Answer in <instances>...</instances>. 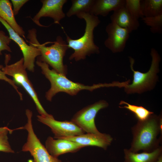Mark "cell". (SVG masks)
Masks as SVG:
<instances>
[{"label": "cell", "mask_w": 162, "mask_h": 162, "mask_svg": "<svg viewBox=\"0 0 162 162\" xmlns=\"http://www.w3.org/2000/svg\"><path fill=\"white\" fill-rule=\"evenodd\" d=\"M162 124L161 117L154 113L144 121H138L131 128L133 139L129 149L135 153L140 150L149 152L158 148Z\"/></svg>", "instance_id": "obj_1"}, {"label": "cell", "mask_w": 162, "mask_h": 162, "mask_svg": "<svg viewBox=\"0 0 162 162\" xmlns=\"http://www.w3.org/2000/svg\"><path fill=\"white\" fill-rule=\"evenodd\" d=\"M76 16L79 18L84 20L86 22L83 35L78 39H73L65 33L68 48H71L74 51L69 59L78 61L85 59L87 56L100 52L99 47L94 41V31L100 21L98 16L89 13L81 14Z\"/></svg>", "instance_id": "obj_2"}, {"label": "cell", "mask_w": 162, "mask_h": 162, "mask_svg": "<svg viewBox=\"0 0 162 162\" xmlns=\"http://www.w3.org/2000/svg\"><path fill=\"white\" fill-rule=\"evenodd\" d=\"M36 64L40 68L42 73L50 82V88L45 94L46 99L49 101H51L53 97L59 92H64L74 96L84 90L92 91L98 88L108 86L107 83L94 84L89 86L74 82L68 79L65 76L57 73L53 69H50L49 65L44 62L38 59Z\"/></svg>", "instance_id": "obj_3"}, {"label": "cell", "mask_w": 162, "mask_h": 162, "mask_svg": "<svg viewBox=\"0 0 162 162\" xmlns=\"http://www.w3.org/2000/svg\"><path fill=\"white\" fill-rule=\"evenodd\" d=\"M36 32L35 28L29 30L27 38L29 40V44L39 50L40 55L38 59L50 65L57 73L66 76L67 67L64 64L63 60L69 49L67 42L58 36L53 44L46 46V43L41 44L39 43Z\"/></svg>", "instance_id": "obj_4"}, {"label": "cell", "mask_w": 162, "mask_h": 162, "mask_svg": "<svg viewBox=\"0 0 162 162\" xmlns=\"http://www.w3.org/2000/svg\"><path fill=\"white\" fill-rule=\"evenodd\" d=\"M152 61L149 70L146 73H142L134 70V59L129 57L130 67L133 72V80L131 84L118 83V86L124 87L127 94L141 93L152 89L156 82L157 74L159 71L160 57L158 52L154 48L151 50Z\"/></svg>", "instance_id": "obj_5"}, {"label": "cell", "mask_w": 162, "mask_h": 162, "mask_svg": "<svg viewBox=\"0 0 162 162\" xmlns=\"http://www.w3.org/2000/svg\"><path fill=\"white\" fill-rule=\"evenodd\" d=\"M5 62V65L2 69V70L6 75L12 76L15 84L22 86L27 92L34 101L40 115H48L49 114L46 111L42 106L36 92L28 77L26 69L24 65L23 58L11 64L8 65Z\"/></svg>", "instance_id": "obj_6"}, {"label": "cell", "mask_w": 162, "mask_h": 162, "mask_svg": "<svg viewBox=\"0 0 162 162\" xmlns=\"http://www.w3.org/2000/svg\"><path fill=\"white\" fill-rule=\"evenodd\" d=\"M26 114L27 123L24 127L20 128V129H26L28 132L27 142L22 146V151L29 152L34 162H62L61 160L49 154L34 133L32 123V112L28 109Z\"/></svg>", "instance_id": "obj_7"}, {"label": "cell", "mask_w": 162, "mask_h": 162, "mask_svg": "<svg viewBox=\"0 0 162 162\" xmlns=\"http://www.w3.org/2000/svg\"><path fill=\"white\" fill-rule=\"evenodd\" d=\"M108 105L105 100H100L77 112L70 121L87 133H99L100 132L96 126L95 118L100 110L107 107Z\"/></svg>", "instance_id": "obj_8"}, {"label": "cell", "mask_w": 162, "mask_h": 162, "mask_svg": "<svg viewBox=\"0 0 162 162\" xmlns=\"http://www.w3.org/2000/svg\"><path fill=\"white\" fill-rule=\"evenodd\" d=\"M38 120L49 127L56 139L74 136L85 134V132L71 121L56 120L50 114L46 116L38 115Z\"/></svg>", "instance_id": "obj_9"}, {"label": "cell", "mask_w": 162, "mask_h": 162, "mask_svg": "<svg viewBox=\"0 0 162 162\" xmlns=\"http://www.w3.org/2000/svg\"><path fill=\"white\" fill-rule=\"evenodd\" d=\"M0 22L7 30L11 40L15 42L19 47L23 54L25 68L30 71L34 72L35 58L40 55L39 50L30 44H28L23 38L0 17Z\"/></svg>", "instance_id": "obj_10"}, {"label": "cell", "mask_w": 162, "mask_h": 162, "mask_svg": "<svg viewBox=\"0 0 162 162\" xmlns=\"http://www.w3.org/2000/svg\"><path fill=\"white\" fill-rule=\"evenodd\" d=\"M105 30L108 36L104 42L106 47L114 53L123 52L129 37V30L111 21L107 25Z\"/></svg>", "instance_id": "obj_11"}, {"label": "cell", "mask_w": 162, "mask_h": 162, "mask_svg": "<svg viewBox=\"0 0 162 162\" xmlns=\"http://www.w3.org/2000/svg\"><path fill=\"white\" fill-rule=\"evenodd\" d=\"M42 5L36 15L32 19L33 21L40 27H47L43 25L40 22L42 17H49L52 18L54 23L59 24L60 22L64 18L65 14L63 10L64 5L67 0H41Z\"/></svg>", "instance_id": "obj_12"}, {"label": "cell", "mask_w": 162, "mask_h": 162, "mask_svg": "<svg viewBox=\"0 0 162 162\" xmlns=\"http://www.w3.org/2000/svg\"><path fill=\"white\" fill-rule=\"evenodd\" d=\"M63 139L76 142L85 147L94 146L106 150L111 144L113 138L109 134L100 133L98 134L87 133Z\"/></svg>", "instance_id": "obj_13"}, {"label": "cell", "mask_w": 162, "mask_h": 162, "mask_svg": "<svg viewBox=\"0 0 162 162\" xmlns=\"http://www.w3.org/2000/svg\"><path fill=\"white\" fill-rule=\"evenodd\" d=\"M84 146L72 141L63 139H55L48 137L45 142V148L52 156L57 158L59 155L68 153H74Z\"/></svg>", "instance_id": "obj_14"}, {"label": "cell", "mask_w": 162, "mask_h": 162, "mask_svg": "<svg viewBox=\"0 0 162 162\" xmlns=\"http://www.w3.org/2000/svg\"><path fill=\"white\" fill-rule=\"evenodd\" d=\"M110 19L111 22H115L120 26L128 29L130 33L137 29L140 26L139 20L131 15L125 6L113 11Z\"/></svg>", "instance_id": "obj_15"}, {"label": "cell", "mask_w": 162, "mask_h": 162, "mask_svg": "<svg viewBox=\"0 0 162 162\" xmlns=\"http://www.w3.org/2000/svg\"><path fill=\"white\" fill-rule=\"evenodd\" d=\"M125 0H95L90 13L95 16H107L125 5Z\"/></svg>", "instance_id": "obj_16"}, {"label": "cell", "mask_w": 162, "mask_h": 162, "mask_svg": "<svg viewBox=\"0 0 162 162\" xmlns=\"http://www.w3.org/2000/svg\"><path fill=\"white\" fill-rule=\"evenodd\" d=\"M124 162H154L162 155V147L151 152L135 153L129 149L124 150Z\"/></svg>", "instance_id": "obj_17"}, {"label": "cell", "mask_w": 162, "mask_h": 162, "mask_svg": "<svg viewBox=\"0 0 162 162\" xmlns=\"http://www.w3.org/2000/svg\"><path fill=\"white\" fill-rule=\"evenodd\" d=\"M14 16L10 1L9 0H0V17L19 35L24 36L25 32L22 28L17 23Z\"/></svg>", "instance_id": "obj_18"}, {"label": "cell", "mask_w": 162, "mask_h": 162, "mask_svg": "<svg viewBox=\"0 0 162 162\" xmlns=\"http://www.w3.org/2000/svg\"><path fill=\"white\" fill-rule=\"evenodd\" d=\"M144 17H150L162 14V0H140Z\"/></svg>", "instance_id": "obj_19"}, {"label": "cell", "mask_w": 162, "mask_h": 162, "mask_svg": "<svg viewBox=\"0 0 162 162\" xmlns=\"http://www.w3.org/2000/svg\"><path fill=\"white\" fill-rule=\"evenodd\" d=\"M72 5L66 13L68 17L80 14L89 13L95 0H72Z\"/></svg>", "instance_id": "obj_20"}, {"label": "cell", "mask_w": 162, "mask_h": 162, "mask_svg": "<svg viewBox=\"0 0 162 162\" xmlns=\"http://www.w3.org/2000/svg\"><path fill=\"white\" fill-rule=\"evenodd\" d=\"M120 105H125L123 106H119L120 108H124L133 113L138 121H142L147 119L154 112H151L142 106L131 104L125 101L120 102Z\"/></svg>", "instance_id": "obj_21"}, {"label": "cell", "mask_w": 162, "mask_h": 162, "mask_svg": "<svg viewBox=\"0 0 162 162\" xmlns=\"http://www.w3.org/2000/svg\"><path fill=\"white\" fill-rule=\"evenodd\" d=\"M141 20L146 25L150 27V31L152 33H162V14L153 17H143Z\"/></svg>", "instance_id": "obj_22"}, {"label": "cell", "mask_w": 162, "mask_h": 162, "mask_svg": "<svg viewBox=\"0 0 162 162\" xmlns=\"http://www.w3.org/2000/svg\"><path fill=\"white\" fill-rule=\"evenodd\" d=\"M13 130L7 127H0V151L6 153H14L8 141V134H11Z\"/></svg>", "instance_id": "obj_23"}, {"label": "cell", "mask_w": 162, "mask_h": 162, "mask_svg": "<svg viewBox=\"0 0 162 162\" xmlns=\"http://www.w3.org/2000/svg\"><path fill=\"white\" fill-rule=\"evenodd\" d=\"M125 7L131 15L138 20L143 17L140 5V0H125Z\"/></svg>", "instance_id": "obj_24"}, {"label": "cell", "mask_w": 162, "mask_h": 162, "mask_svg": "<svg viewBox=\"0 0 162 162\" xmlns=\"http://www.w3.org/2000/svg\"><path fill=\"white\" fill-rule=\"evenodd\" d=\"M11 41L9 36L6 35L2 30H0V55H2V52L4 50L11 52L9 46Z\"/></svg>", "instance_id": "obj_25"}, {"label": "cell", "mask_w": 162, "mask_h": 162, "mask_svg": "<svg viewBox=\"0 0 162 162\" xmlns=\"http://www.w3.org/2000/svg\"><path fill=\"white\" fill-rule=\"evenodd\" d=\"M3 66L0 64V80H4L8 82L16 90L19 95L20 100H22V93L19 91L18 88L15 84V82L13 80L10 79L6 76L5 73L2 70V69L3 68Z\"/></svg>", "instance_id": "obj_26"}, {"label": "cell", "mask_w": 162, "mask_h": 162, "mask_svg": "<svg viewBox=\"0 0 162 162\" xmlns=\"http://www.w3.org/2000/svg\"><path fill=\"white\" fill-rule=\"evenodd\" d=\"M28 0H11V2L13 6V11L14 15H16L23 6L27 2Z\"/></svg>", "instance_id": "obj_27"}, {"label": "cell", "mask_w": 162, "mask_h": 162, "mask_svg": "<svg viewBox=\"0 0 162 162\" xmlns=\"http://www.w3.org/2000/svg\"><path fill=\"white\" fill-rule=\"evenodd\" d=\"M154 162H162V155H160L158 159Z\"/></svg>", "instance_id": "obj_28"}, {"label": "cell", "mask_w": 162, "mask_h": 162, "mask_svg": "<svg viewBox=\"0 0 162 162\" xmlns=\"http://www.w3.org/2000/svg\"><path fill=\"white\" fill-rule=\"evenodd\" d=\"M0 27H1V25H0Z\"/></svg>", "instance_id": "obj_29"}]
</instances>
